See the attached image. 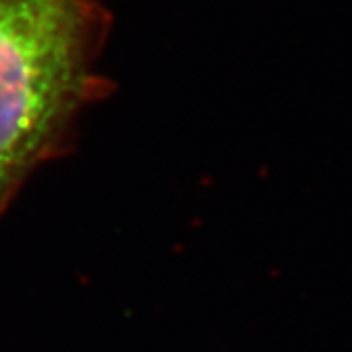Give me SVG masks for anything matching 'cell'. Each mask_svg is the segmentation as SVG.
Segmentation results:
<instances>
[{
	"instance_id": "1",
	"label": "cell",
	"mask_w": 352,
	"mask_h": 352,
	"mask_svg": "<svg viewBox=\"0 0 352 352\" xmlns=\"http://www.w3.org/2000/svg\"><path fill=\"white\" fill-rule=\"evenodd\" d=\"M108 25L100 0H0V215L106 94Z\"/></svg>"
}]
</instances>
